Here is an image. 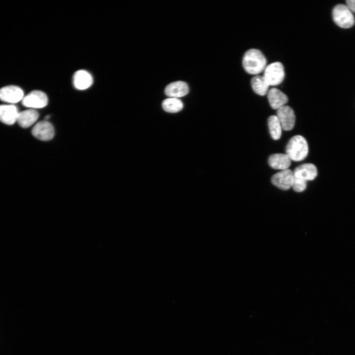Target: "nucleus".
I'll list each match as a JSON object with an SVG mask.
<instances>
[{"label": "nucleus", "instance_id": "9b49d317", "mask_svg": "<svg viewBox=\"0 0 355 355\" xmlns=\"http://www.w3.org/2000/svg\"><path fill=\"white\" fill-rule=\"evenodd\" d=\"M72 81L73 86L76 89L83 90L88 89L92 85L93 79L89 72L80 70L74 73Z\"/></svg>", "mask_w": 355, "mask_h": 355}, {"label": "nucleus", "instance_id": "7ed1b4c3", "mask_svg": "<svg viewBox=\"0 0 355 355\" xmlns=\"http://www.w3.org/2000/svg\"><path fill=\"white\" fill-rule=\"evenodd\" d=\"M332 17L334 22L343 28H349L355 23V18L352 12L346 5H337L333 9Z\"/></svg>", "mask_w": 355, "mask_h": 355}, {"label": "nucleus", "instance_id": "2eb2a0df", "mask_svg": "<svg viewBox=\"0 0 355 355\" xmlns=\"http://www.w3.org/2000/svg\"><path fill=\"white\" fill-rule=\"evenodd\" d=\"M39 116L38 112L34 109H28L19 112L17 122L22 128L30 127L37 120Z\"/></svg>", "mask_w": 355, "mask_h": 355}, {"label": "nucleus", "instance_id": "ddd939ff", "mask_svg": "<svg viewBox=\"0 0 355 355\" xmlns=\"http://www.w3.org/2000/svg\"><path fill=\"white\" fill-rule=\"evenodd\" d=\"M269 104L272 108L278 109L285 106L288 101L287 96L279 89L272 88L267 93Z\"/></svg>", "mask_w": 355, "mask_h": 355}, {"label": "nucleus", "instance_id": "6ab92c4d", "mask_svg": "<svg viewBox=\"0 0 355 355\" xmlns=\"http://www.w3.org/2000/svg\"><path fill=\"white\" fill-rule=\"evenodd\" d=\"M183 104L178 99L169 98L163 101L162 107L163 109L170 113H176L183 108Z\"/></svg>", "mask_w": 355, "mask_h": 355}, {"label": "nucleus", "instance_id": "aec40b11", "mask_svg": "<svg viewBox=\"0 0 355 355\" xmlns=\"http://www.w3.org/2000/svg\"><path fill=\"white\" fill-rule=\"evenodd\" d=\"M306 180L294 177L292 187L295 191L297 192H302L306 189Z\"/></svg>", "mask_w": 355, "mask_h": 355}, {"label": "nucleus", "instance_id": "423d86ee", "mask_svg": "<svg viewBox=\"0 0 355 355\" xmlns=\"http://www.w3.org/2000/svg\"><path fill=\"white\" fill-rule=\"evenodd\" d=\"M24 97L23 90L16 85H7L0 89V100L9 104H14L22 100Z\"/></svg>", "mask_w": 355, "mask_h": 355}, {"label": "nucleus", "instance_id": "39448f33", "mask_svg": "<svg viewBox=\"0 0 355 355\" xmlns=\"http://www.w3.org/2000/svg\"><path fill=\"white\" fill-rule=\"evenodd\" d=\"M46 94L39 90H34L24 96L22 100V105L31 109L40 108L48 104Z\"/></svg>", "mask_w": 355, "mask_h": 355}, {"label": "nucleus", "instance_id": "a211bd4d", "mask_svg": "<svg viewBox=\"0 0 355 355\" xmlns=\"http://www.w3.org/2000/svg\"><path fill=\"white\" fill-rule=\"evenodd\" d=\"M268 124L272 138L279 140L282 134V126L276 115H271L268 118Z\"/></svg>", "mask_w": 355, "mask_h": 355}, {"label": "nucleus", "instance_id": "f03ea898", "mask_svg": "<svg viewBox=\"0 0 355 355\" xmlns=\"http://www.w3.org/2000/svg\"><path fill=\"white\" fill-rule=\"evenodd\" d=\"M308 150L307 141L301 135L292 137L286 146V154L294 161L304 160L308 155Z\"/></svg>", "mask_w": 355, "mask_h": 355}, {"label": "nucleus", "instance_id": "f3484780", "mask_svg": "<svg viewBox=\"0 0 355 355\" xmlns=\"http://www.w3.org/2000/svg\"><path fill=\"white\" fill-rule=\"evenodd\" d=\"M251 84L253 91L261 96L267 93L270 86L264 76L259 75H256L252 78Z\"/></svg>", "mask_w": 355, "mask_h": 355}, {"label": "nucleus", "instance_id": "6e6552de", "mask_svg": "<svg viewBox=\"0 0 355 355\" xmlns=\"http://www.w3.org/2000/svg\"><path fill=\"white\" fill-rule=\"evenodd\" d=\"M32 135L41 141H47L51 140L55 134L53 125L46 120L37 123L32 130Z\"/></svg>", "mask_w": 355, "mask_h": 355}, {"label": "nucleus", "instance_id": "20e7f679", "mask_svg": "<svg viewBox=\"0 0 355 355\" xmlns=\"http://www.w3.org/2000/svg\"><path fill=\"white\" fill-rule=\"evenodd\" d=\"M269 86L280 84L284 78V68L280 62H276L266 66L263 75Z\"/></svg>", "mask_w": 355, "mask_h": 355}, {"label": "nucleus", "instance_id": "f257e3e1", "mask_svg": "<svg viewBox=\"0 0 355 355\" xmlns=\"http://www.w3.org/2000/svg\"><path fill=\"white\" fill-rule=\"evenodd\" d=\"M243 66L248 73L258 75L266 67V59L263 53L256 49L246 51L243 58Z\"/></svg>", "mask_w": 355, "mask_h": 355}, {"label": "nucleus", "instance_id": "1a4fd4ad", "mask_svg": "<svg viewBox=\"0 0 355 355\" xmlns=\"http://www.w3.org/2000/svg\"><path fill=\"white\" fill-rule=\"evenodd\" d=\"M293 179V172L287 169L274 175L271 178V181L275 186L281 189L286 190L292 187Z\"/></svg>", "mask_w": 355, "mask_h": 355}, {"label": "nucleus", "instance_id": "412c9836", "mask_svg": "<svg viewBox=\"0 0 355 355\" xmlns=\"http://www.w3.org/2000/svg\"><path fill=\"white\" fill-rule=\"evenodd\" d=\"M346 6L351 12H355V0H346Z\"/></svg>", "mask_w": 355, "mask_h": 355}, {"label": "nucleus", "instance_id": "0eeeda50", "mask_svg": "<svg viewBox=\"0 0 355 355\" xmlns=\"http://www.w3.org/2000/svg\"><path fill=\"white\" fill-rule=\"evenodd\" d=\"M276 116L283 130H292L295 125V116L293 110L289 106H284L277 110Z\"/></svg>", "mask_w": 355, "mask_h": 355}, {"label": "nucleus", "instance_id": "dca6fc26", "mask_svg": "<svg viewBox=\"0 0 355 355\" xmlns=\"http://www.w3.org/2000/svg\"><path fill=\"white\" fill-rule=\"evenodd\" d=\"M291 160L286 154L275 153L271 155L268 159L270 167L276 170H285L291 165Z\"/></svg>", "mask_w": 355, "mask_h": 355}, {"label": "nucleus", "instance_id": "4468645a", "mask_svg": "<svg viewBox=\"0 0 355 355\" xmlns=\"http://www.w3.org/2000/svg\"><path fill=\"white\" fill-rule=\"evenodd\" d=\"M188 91L187 84L181 81L172 82L167 85L165 89V94L167 96L177 99L185 96Z\"/></svg>", "mask_w": 355, "mask_h": 355}, {"label": "nucleus", "instance_id": "9d476101", "mask_svg": "<svg viewBox=\"0 0 355 355\" xmlns=\"http://www.w3.org/2000/svg\"><path fill=\"white\" fill-rule=\"evenodd\" d=\"M19 112L13 105H0V121L6 125H12L17 122Z\"/></svg>", "mask_w": 355, "mask_h": 355}, {"label": "nucleus", "instance_id": "4be33fe9", "mask_svg": "<svg viewBox=\"0 0 355 355\" xmlns=\"http://www.w3.org/2000/svg\"><path fill=\"white\" fill-rule=\"evenodd\" d=\"M49 118V115H47V116H46V117H45V118H46V119H48Z\"/></svg>", "mask_w": 355, "mask_h": 355}, {"label": "nucleus", "instance_id": "f8f14e48", "mask_svg": "<svg viewBox=\"0 0 355 355\" xmlns=\"http://www.w3.org/2000/svg\"><path fill=\"white\" fill-rule=\"evenodd\" d=\"M294 177L306 180L314 179L317 175L318 171L316 167L311 163H306L299 165L294 170Z\"/></svg>", "mask_w": 355, "mask_h": 355}]
</instances>
